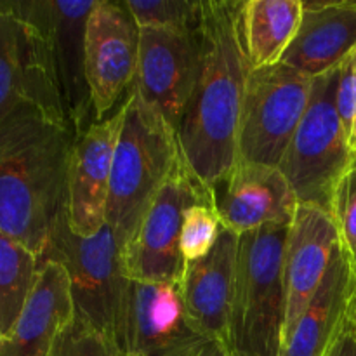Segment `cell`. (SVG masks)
<instances>
[{
  "label": "cell",
  "instance_id": "cell-1",
  "mask_svg": "<svg viewBox=\"0 0 356 356\" xmlns=\"http://www.w3.org/2000/svg\"><path fill=\"white\" fill-rule=\"evenodd\" d=\"M76 132L63 118L19 106L0 122V232L44 257L68 222V170Z\"/></svg>",
  "mask_w": 356,
  "mask_h": 356
},
{
  "label": "cell",
  "instance_id": "cell-2",
  "mask_svg": "<svg viewBox=\"0 0 356 356\" xmlns=\"http://www.w3.org/2000/svg\"><path fill=\"white\" fill-rule=\"evenodd\" d=\"M242 3L204 2L200 68L176 129L184 163L209 188L219 183L238 159L240 118L252 70L240 26Z\"/></svg>",
  "mask_w": 356,
  "mask_h": 356
},
{
  "label": "cell",
  "instance_id": "cell-3",
  "mask_svg": "<svg viewBox=\"0 0 356 356\" xmlns=\"http://www.w3.org/2000/svg\"><path fill=\"white\" fill-rule=\"evenodd\" d=\"M181 160L176 131L131 87L124 99V122L115 146L106 205V225L120 250L136 235Z\"/></svg>",
  "mask_w": 356,
  "mask_h": 356
},
{
  "label": "cell",
  "instance_id": "cell-4",
  "mask_svg": "<svg viewBox=\"0 0 356 356\" xmlns=\"http://www.w3.org/2000/svg\"><path fill=\"white\" fill-rule=\"evenodd\" d=\"M289 226H264L238 236L228 348L233 356H280L287 294L284 256Z\"/></svg>",
  "mask_w": 356,
  "mask_h": 356
},
{
  "label": "cell",
  "instance_id": "cell-5",
  "mask_svg": "<svg viewBox=\"0 0 356 356\" xmlns=\"http://www.w3.org/2000/svg\"><path fill=\"white\" fill-rule=\"evenodd\" d=\"M337 80L339 66L313 79L306 113L278 165L299 204L315 205L327 212L332 209L341 177L356 159L337 111Z\"/></svg>",
  "mask_w": 356,
  "mask_h": 356
},
{
  "label": "cell",
  "instance_id": "cell-6",
  "mask_svg": "<svg viewBox=\"0 0 356 356\" xmlns=\"http://www.w3.org/2000/svg\"><path fill=\"white\" fill-rule=\"evenodd\" d=\"M42 261H58L65 266L75 316L117 344L131 280L125 277L120 245L110 226L106 225L94 236L83 238L72 233L68 222H65Z\"/></svg>",
  "mask_w": 356,
  "mask_h": 356
},
{
  "label": "cell",
  "instance_id": "cell-7",
  "mask_svg": "<svg viewBox=\"0 0 356 356\" xmlns=\"http://www.w3.org/2000/svg\"><path fill=\"white\" fill-rule=\"evenodd\" d=\"M312 86V76L282 63L250 70L236 162L280 165L306 113Z\"/></svg>",
  "mask_w": 356,
  "mask_h": 356
},
{
  "label": "cell",
  "instance_id": "cell-8",
  "mask_svg": "<svg viewBox=\"0 0 356 356\" xmlns=\"http://www.w3.org/2000/svg\"><path fill=\"white\" fill-rule=\"evenodd\" d=\"M211 197V188L181 160L143 218L136 235L122 250L125 277L134 282L181 284L186 270L181 252L184 212Z\"/></svg>",
  "mask_w": 356,
  "mask_h": 356
},
{
  "label": "cell",
  "instance_id": "cell-9",
  "mask_svg": "<svg viewBox=\"0 0 356 356\" xmlns=\"http://www.w3.org/2000/svg\"><path fill=\"white\" fill-rule=\"evenodd\" d=\"M209 341L188 313L181 284L129 282L117 332L120 356H195Z\"/></svg>",
  "mask_w": 356,
  "mask_h": 356
},
{
  "label": "cell",
  "instance_id": "cell-10",
  "mask_svg": "<svg viewBox=\"0 0 356 356\" xmlns=\"http://www.w3.org/2000/svg\"><path fill=\"white\" fill-rule=\"evenodd\" d=\"M2 2L7 9L33 23L47 38L66 118L80 136L96 122L86 76V23L96 2Z\"/></svg>",
  "mask_w": 356,
  "mask_h": 356
},
{
  "label": "cell",
  "instance_id": "cell-11",
  "mask_svg": "<svg viewBox=\"0 0 356 356\" xmlns=\"http://www.w3.org/2000/svg\"><path fill=\"white\" fill-rule=\"evenodd\" d=\"M19 106L68 122L47 38L0 0V122Z\"/></svg>",
  "mask_w": 356,
  "mask_h": 356
},
{
  "label": "cell",
  "instance_id": "cell-12",
  "mask_svg": "<svg viewBox=\"0 0 356 356\" xmlns=\"http://www.w3.org/2000/svg\"><path fill=\"white\" fill-rule=\"evenodd\" d=\"M139 26L125 2L96 0L86 23V76L96 122L122 103L134 83Z\"/></svg>",
  "mask_w": 356,
  "mask_h": 356
},
{
  "label": "cell",
  "instance_id": "cell-13",
  "mask_svg": "<svg viewBox=\"0 0 356 356\" xmlns=\"http://www.w3.org/2000/svg\"><path fill=\"white\" fill-rule=\"evenodd\" d=\"M200 58V28L195 31L139 28L138 70L131 87L163 115L174 131L193 92Z\"/></svg>",
  "mask_w": 356,
  "mask_h": 356
},
{
  "label": "cell",
  "instance_id": "cell-14",
  "mask_svg": "<svg viewBox=\"0 0 356 356\" xmlns=\"http://www.w3.org/2000/svg\"><path fill=\"white\" fill-rule=\"evenodd\" d=\"M124 122V101L110 117L76 136L68 170V226L89 238L106 226L115 146Z\"/></svg>",
  "mask_w": 356,
  "mask_h": 356
},
{
  "label": "cell",
  "instance_id": "cell-15",
  "mask_svg": "<svg viewBox=\"0 0 356 356\" xmlns=\"http://www.w3.org/2000/svg\"><path fill=\"white\" fill-rule=\"evenodd\" d=\"M212 190L222 228L235 235L264 226H289L298 198L278 167L236 162Z\"/></svg>",
  "mask_w": 356,
  "mask_h": 356
},
{
  "label": "cell",
  "instance_id": "cell-16",
  "mask_svg": "<svg viewBox=\"0 0 356 356\" xmlns=\"http://www.w3.org/2000/svg\"><path fill=\"white\" fill-rule=\"evenodd\" d=\"M339 243V232L330 212L315 205H298L289 228L284 256V282L287 294L284 339L292 332L315 298Z\"/></svg>",
  "mask_w": 356,
  "mask_h": 356
},
{
  "label": "cell",
  "instance_id": "cell-17",
  "mask_svg": "<svg viewBox=\"0 0 356 356\" xmlns=\"http://www.w3.org/2000/svg\"><path fill=\"white\" fill-rule=\"evenodd\" d=\"M238 235L222 228L211 252L186 263L181 291L190 316L209 337L228 344Z\"/></svg>",
  "mask_w": 356,
  "mask_h": 356
},
{
  "label": "cell",
  "instance_id": "cell-18",
  "mask_svg": "<svg viewBox=\"0 0 356 356\" xmlns=\"http://www.w3.org/2000/svg\"><path fill=\"white\" fill-rule=\"evenodd\" d=\"M355 49L356 2H302L298 35L280 63L315 79L341 66Z\"/></svg>",
  "mask_w": 356,
  "mask_h": 356
},
{
  "label": "cell",
  "instance_id": "cell-19",
  "mask_svg": "<svg viewBox=\"0 0 356 356\" xmlns=\"http://www.w3.org/2000/svg\"><path fill=\"white\" fill-rule=\"evenodd\" d=\"M75 316L70 278L58 261H42L37 284L7 337L0 356H49L56 337Z\"/></svg>",
  "mask_w": 356,
  "mask_h": 356
},
{
  "label": "cell",
  "instance_id": "cell-20",
  "mask_svg": "<svg viewBox=\"0 0 356 356\" xmlns=\"http://www.w3.org/2000/svg\"><path fill=\"white\" fill-rule=\"evenodd\" d=\"M356 287V270L339 243L315 298L282 344L280 356H325L348 318Z\"/></svg>",
  "mask_w": 356,
  "mask_h": 356
},
{
  "label": "cell",
  "instance_id": "cell-21",
  "mask_svg": "<svg viewBox=\"0 0 356 356\" xmlns=\"http://www.w3.org/2000/svg\"><path fill=\"white\" fill-rule=\"evenodd\" d=\"M301 19V0L243 2L240 26L250 68L278 65L294 42Z\"/></svg>",
  "mask_w": 356,
  "mask_h": 356
},
{
  "label": "cell",
  "instance_id": "cell-22",
  "mask_svg": "<svg viewBox=\"0 0 356 356\" xmlns=\"http://www.w3.org/2000/svg\"><path fill=\"white\" fill-rule=\"evenodd\" d=\"M40 257L0 232V339L19 318L40 273Z\"/></svg>",
  "mask_w": 356,
  "mask_h": 356
},
{
  "label": "cell",
  "instance_id": "cell-23",
  "mask_svg": "<svg viewBox=\"0 0 356 356\" xmlns=\"http://www.w3.org/2000/svg\"><path fill=\"white\" fill-rule=\"evenodd\" d=\"M129 13L139 28L195 31L202 26L204 2L190 0H127Z\"/></svg>",
  "mask_w": 356,
  "mask_h": 356
},
{
  "label": "cell",
  "instance_id": "cell-24",
  "mask_svg": "<svg viewBox=\"0 0 356 356\" xmlns=\"http://www.w3.org/2000/svg\"><path fill=\"white\" fill-rule=\"evenodd\" d=\"M222 225L216 211L214 197L198 202L184 212L181 228V252L186 263L207 256L216 245Z\"/></svg>",
  "mask_w": 356,
  "mask_h": 356
},
{
  "label": "cell",
  "instance_id": "cell-25",
  "mask_svg": "<svg viewBox=\"0 0 356 356\" xmlns=\"http://www.w3.org/2000/svg\"><path fill=\"white\" fill-rule=\"evenodd\" d=\"M49 356H120L113 341L73 316L72 322L59 332Z\"/></svg>",
  "mask_w": 356,
  "mask_h": 356
},
{
  "label": "cell",
  "instance_id": "cell-26",
  "mask_svg": "<svg viewBox=\"0 0 356 356\" xmlns=\"http://www.w3.org/2000/svg\"><path fill=\"white\" fill-rule=\"evenodd\" d=\"M330 214L339 232L341 243L346 247L356 266V159L334 191Z\"/></svg>",
  "mask_w": 356,
  "mask_h": 356
},
{
  "label": "cell",
  "instance_id": "cell-27",
  "mask_svg": "<svg viewBox=\"0 0 356 356\" xmlns=\"http://www.w3.org/2000/svg\"><path fill=\"white\" fill-rule=\"evenodd\" d=\"M336 103L339 117L351 141L356 122V49L339 66Z\"/></svg>",
  "mask_w": 356,
  "mask_h": 356
},
{
  "label": "cell",
  "instance_id": "cell-28",
  "mask_svg": "<svg viewBox=\"0 0 356 356\" xmlns=\"http://www.w3.org/2000/svg\"><path fill=\"white\" fill-rule=\"evenodd\" d=\"M325 356H356V332L350 316L344 322V327L337 336L336 343L327 351Z\"/></svg>",
  "mask_w": 356,
  "mask_h": 356
},
{
  "label": "cell",
  "instance_id": "cell-29",
  "mask_svg": "<svg viewBox=\"0 0 356 356\" xmlns=\"http://www.w3.org/2000/svg\"><path fill=\"white\" fill-rule=\"evenodd\" d=\"M195 356H233V353L226 343L218 339H211Z\"/></svg>",
  "mask_w": 356,
  "mask_h": 356
},
{
  "label": "cell",
  "instance_id": "cell-30",
  "mask_svg": "<svg viewBox=\"0 0 356 356\" xmlns=\"http://www.w3.org/2000/svg\"><path fill=\"white\" fill-rule=\"evenodd\" d=\"M348 316H350L351 323L355 327V332H356V287L353 296H351V302H350V309H348Z\"/></svg>",
  "mask_w": 356,
  "mask_h": 356
},
{
  "label": "cell",
  "instance_id": "cell-31",
  "mask_svg": "<svg viewBox=\"0 0 356 356\" xmlns=\"http://www.w3.org/2000/svg\"><path fill=\"white\" fill-rule=\"evenodd\" d=\"M351 146L356 152V122H355V127H353V136H351Z\"/></svg>",
  "mask_w": 356,
  "mask_h": 356
},
{
  "label": "cell",
  "instance_id": "cell-32",
  "mask_svg": "<svg viewBox=\"0 0 356 356\" xmlns=\"http://www.w3.org/2000/svg\"><path fill=\"white\" fill-rule=\"evenodd\" d=\"M355 270H356V266H355Z\"/></svg>",
  "mask_w": 356,
  "mask_h": 356
}]
</instances>
